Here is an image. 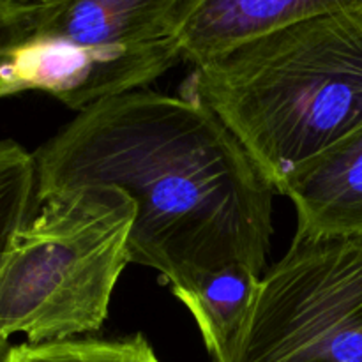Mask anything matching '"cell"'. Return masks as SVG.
<instances>
[{
  "mask_svg": "<svg viewBox=\"0 0 362 362\" xmlns=\"http://www.w3.org/2000/svg\"><path fill=\"white\" fill-rule=\"evenodd\" d=\"M278 193L296 207V239L361 237L362 124L300 165Z\"/></svg>",
  "mask_w": 362,
  "mask_h": 362,
  "instance_id": "ba28073f",
  "label": "cell"
},
{
  "mask_svg": "<svg viewBox=\"0 0 362 362\" xmlns=\"http://www.w3.org/2000/svg\"><path fill=\"white\" fill-rule=\"evenodd\" d=\"M35 207L0 265V336L42 343L99 331L131 264L133 200L87 186Z\"/></svg>",
  "mask_w": 362,
  "mask_h": 362,
  "instance_id": "3957f363",
  "label": "cell"
},
{
  "mask_svg": "<svg viewBox=\"0 0 362 362\" xmlns=\"http://www.w3.org/2000/svg\"><path fill=\"white\" fill-rule=\"evenodd\" d=\"M21 2H27V4H42V2H48V0H21Z\"/></svg>",
  "mask_w": 362,
  "mask_h": 362,
  "instance_id": "4fadbf2b",
  "label": "cell"
},
{
  "mask_svg": "<svg viewBox=\"0 0 362 362\" xmlns=\"http://www.w3.org/2000/svg\"><path fill=\"white\" fill-rule=\"evenodd\" d=\"M35 207V161L14 140H0V265ZM9 345L0 336V362Z\"/></svg>",
  "mask_w": 362,
  "mask_h": 362,
  "instance_id": "30bf717a",
  "label": "cell"
},
{
  "mask_svg": "<svg viewBox=\"0 0 362 362\" xmlns=\"http://www.w3.org/2000/svg\"><path fill=\"white\" fill-rule=\"evenodd\" d=\"M35 204L87 186L134 204L129 262L184 290L228 265L262 276L276 189L191 95L138 88L78 113L37 148Z\"/></svg>",
  "mask_w": 362,
  "mask_h": 362,
  "instance_id": "6da1fadb",
  "label": "cell"
},
{
  "mask_svg": "<svg viewBox=\"0 0 362 362\" xmlns=\"http://www.w3.org/2000/svg\"><path fill=\"white\" fill-rule=\"evenodd\" d=\"M212 362H362V235L293 237Z\"/></svg>",
  "mask_w": 362,
  "mask_h": 362,
  "instance_id": "277c9868",
  "label": "cell"
},
{
  "mask_svg": "<svg viewBox=\"0 0 362 362\" xmlns=\"http://www.w3.org/2000/svg\"><path fill=\"white\" fill-rule=\"evenodd\" d=\"M4 362H161L141 334L120 339L67 338L9 346Z\"/></svg>",
  "mask_w": 362,
  "mask_h": 362,
  "instance_id": "8fae6325",
  "label": "cell"
},
{
  "mask_svg": "<svg viewBox=\"0 0 362 362\" xmlns=\"http://www.w3.org/2000/svg\"><path fill=\"white\" fill-rule=\"evenodd\" d=\"M211 108L276 191L362 124V16L334 14L255 37L194 67Z\"/></svg>",
  "mask_w": 362,
  "mask_h": 362,
  "instance_id": "7a4b0ae2",
  "label": "cell"
},
{
  "mask_svg": "<svg viewBox=\"0 0 362 362\" xmlns=\"http://www.w3.org/2000/svg\"><path fill=\"white\" fill-rule=\"evenodd\" d=\"M260 278L244 265H228L189 288L172 290L193 315L211 359L230 345L240 329Z\"/></svg>",
  "mask_w": 362,
  "mask_h": 362,
  "instance_id": "9c48e42d",
  "label": "cell"
},
{
  "mask_svg": "<svg viewBox=\"0 0 362 362\" xmlns=\"http://www.w3.org/2000/svg\"><path fill=\"white\" fill-rule=\"evenodd\" d=\"M187 0H48L34 4L30 41L83 48L175 39Z\"/></svg>",
  "mask_w": 362,
  "mask_h": 362,
  "instance_id": "8992f818",
  "label": "cell"
},
{
  "mask_svg": "<svg viewBox=\"0 0 362 362\" xmlns=\"http://www.w3.org/2000/svg\"><path fill=\"white\" fill-rule=\"evenodd\" d=\"M334 14L362 16V0H187L175 41L197 67L269 32Z\"/></svg>",
  "mask_w": 362,
  "mask_h": 362,
  "instance_id": "52a82bcc",
  "label": "cell"
},
{
  "mask_svg": "<svg viewBox=\"0 0 362 362\" xmlns=\"http://www.w3.org/2000/svg\"><path fill=\"white\" fill-rule=\"evenodd\" d=\"M179 62L184 60L175 39L110 48L28 41L11 67L6 98L42 90L80 113L105 99L144 88Z\"/></svg>",
  "mask_w": 362,
  "mask_h": 362,
  "instance_id": "5b68a950",
  "label": "cell"
},
{
  "mask_svg": "<svg viewBox=\"0 0 362 362\" xmlns=\"http://www.w3.org/2000/svg\"><path fill=\"white\" fill-rule=\"evenodd\" d=\"M34 35V4L0 0V98H6V83L18 52Z\"/></svg>",
  "mask_w": 362,
  "mask_h": 362,
  "instance_id": "7c38bea8",
  "label": "cell"
}]
</instances>
